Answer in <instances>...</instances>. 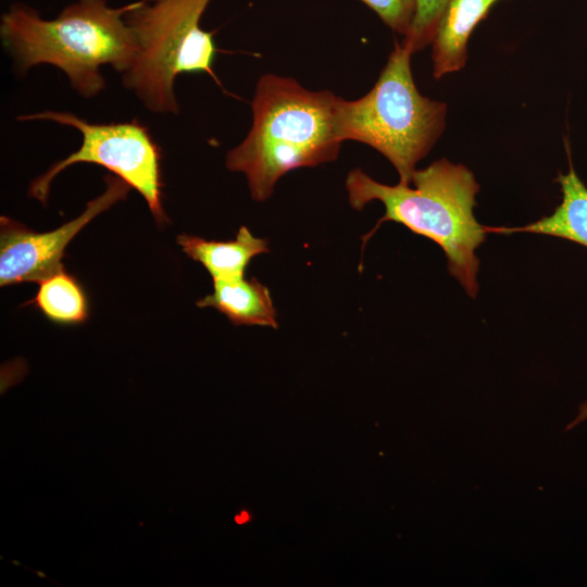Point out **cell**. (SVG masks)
Wrapping results in <instances>:
<instances>
[{
    "instance_id": "13",
    "label": "cell",
    "mask_w": 587,
    "mask_h": 587,
    "mask_svg": "<svg viewBox=\"0 0 587 587\" xmlns=\"http://www.w3.org/2000/svg\"><path fill=\"white\" fill-rule=\"evenodd\" d=\"M449 2L450 0H415L413 22L402 41L412 53L432 42L439 18Z\"/></svg>"
},
{
    "instance_id": "15",
    "label": "cell",
    "mask_w": 587,
    "mask_h": 587,
    "mask_svg": "<svg viewBox=\"0 0 587 587\" xmlns=\"http://www.w3.org/2000/svg\"><path fill=\"white\" fill-rule=\"evenodd\" d=\"M585 421H587V399L579 404L577 415L567 424L565 430L573 429Z\"/></svg>"
},
{
    "instance_id": "6",
    "label": "cell",
    "mask_w": 587,
    "mask_h": 587,
    "mask_svg": "<svg viewBox=\"0 0 587 587\" xmlns=\"http://www.w3.org/2000/svg\"><path fill=\"white\" fill-rule=\"evenodd\" d=\"M18 121H46L77 129L80 147L65 159L54 162L35 178L28 195L46 204L53 179L68 166L92 163L105 167L125 180L146 200L159 225L168 218L162 204V151L149 128L133 118L129 122L92 123L67 111L46 110L16 117Z\"/></svg>"
},
{
    "instance_id": "14",
    "label": "cell",
    "mask_w": 587,
    "mask_h": 587,
    "mask_svg": "<svg viewBox=\"0 0 587 587\" xmlns=\"http://www.w3.org/2000/svg\"><path fill=\"white\" fill-rule=\"evenodd\" d=\"M394 32L404 37L410 32L414 13L415 0H360Z\"/></svg>"
},
{
    "instance_id": "5",
    "label": "cell",
    "mask_w": 587,
    "mask_h": 587,
    "mask_svg": "<svg viewBox=\"0 0 587 587\" xmlns=\"http://www.w3.org/2000/svg\"><path fill=\"white\" fill-rule=\"evenodd\" d=\"M212 0H139L129 3L125 21L134 33L137 51L122 74L123 86L150 112L179 113L176 78L186 73L214 72L217 48L214 32L200 26Z\"/></svg>"
},
{
    "instance_id": "11",
    "label": "cell",
    "mask_w": 587,
    "mask_h": 587,
    "mask_svg": "<svg viewBox=\"0 0 587 587\" xmlns=\"http://www.w3.org/2000/svg\"><path fill=\"white\" fill-rule=\"evenodd\" d=\"M211 307L227 316L234 325H258L277 328V313L271 294L255 278L213 280V292L196 303Z\"/></svg>"
},
{
    "instance_id": "8",
    "label": "cell",
    "mask_w": 587,
    "mask_h": 587,
    "mask_svg": "<svg viewBox=\"0 0 587 587\" xmlns=\"http://www.w3.org/2000/svg\"><path fill=\"white\" fill-rule=\"evenodd\" d=\"M496 1L450 0L432 40L435 78L458 72L465 65L469 38Z\"/></svg>"
},
{
    "instance_id": "12",
    "label": "cell",
    "mask_w": 587,
    "mask_h": 587,
    "mask_svg": "<svg viewBox=\"0 0 587 587\" xmlns=\"http://www.w3.org/2000/svg\"><path fill=\"white\" fill-rule=\"evenodd\" d=\"M29 302L57 323L76 324L87 319L85 294L63 267L39 282L38 291Z\"/></svg>"
},
{
    "instance_id": "9",
    "label": "cell",
    "mask_w": 587,
    "mask_h": 587,
    "mask_svg": "<svg viewBox=\"0 0 587 587\" xmlns=\"http://www.w3.org/2000/svg\"><path fill=\"white\" fill-rule=\"evenodd\" d=\"M569 160V172L560 173L555 179L560 185L562 200L550 215L521 227L485 226L486 233L541 234L563 238L587 248V187L576 174L570 155Z\"/></svg>"
},
{
    "instance_id": "4",
    "label": "cell",
    "mask_w": 587,
    "mask_h": 587,
    "mask_svg": "<svg viewBox=\"0 0 587 587\" xmlns=\"http://www.w3.org/2000/svg\"><path fill=\"white\" fill-rule=\"evenodd\" d=\"M413 53L396 43L373 88L357 100L337 97L336 132L340 140L365 143L397 170L410 185L415 166L445 128L447 108L420 93L411 71Z\"/></svg>"
},
{
    "instance_id": "10",
    "label": "cell",
    "mask_w": 587,
    "mask_h": 587,
    "mask_svg": "<svg viewBox=\"0 0 587 587\" xmlns=\"http://www.w3.org/2000/svg\"><path fill=\"white\" fill-rule=\"evenodd\" d=\"M177 243L189 258L207 268L213 280L242 278L250 261L268 251L267 240L253 236L245 226L234 240H205L183 234L177 237Z\"/></svg>"
},
{
    "instance_id": "2",
    "label": "cell",
    "mask_w": 587,
    "mask_h": 587,
    "mask_svg": "<svg viewBox=\"0 0 587 587\" xmlns=\"http://www.w3.org/2000/svg\"><path fill=\"white\" fill-rule=\"evenodd\" d=\"M330 90L312 91L291 77L262 75L251 101L252 125L246 138L226 154V167L243 173L250 195L268 199L286 173L337 159V135Z\"/></svg>"
},
{
    "instance_id": "3",
    "label": "cell",
    "mask_w": 587,
    "mask_h": 587,
    "mask_svg": "<svg viewBox=\"0 0 587 587\" xmlns=\"http://www.w3.org/2000/svg\"><path fill=\"white\" fill-rule=\"evenodd\" d=\"M414 187L376 182L359 168L351 170L345 185L350 205L362 210L373 200L385 207L384 215L363 238L364 243L385 222L404 225L412 233L436 242L445 252L448 270L471 298L478 292L477 248L487 235L474 216L479 185L463 164L439 159L415 170Z\"/></svg>"
},
{
    "instance_id": "7",
    "label": "cell",
    "mask_w": 587,
    "mask_h": 587,
    "mask_svg": "<svg viewBox=\"0 0 587 587\" xmlns=\"http://www.w3.org/2000/svg\"><path fill=\"white\" fill-rule=\"evenodd\" d=\"M104 191L89 201L83 213L59 228L36 233L8 217H0V285L37 282L62 265L65 247L92 218L124 200L130 186L116 175L104 177Z\"/></svg>"
},
{
    "instance_id": "16",
    "label": "cell",
    "mask_w": 587,
    "mask_h": 587,
    "mask_svg": "<svg viewBox=\"0 0 587 587\" xmlns=\"http://www.w3.org/2000/svg\"><path fill=\"white\" fill-rule=\"evenodd\" d=\"M250 520V516L248 514V512L246 511H242L240 512L238 515H236L235 517V521L238 523V524H243L246 522H248Z\"/></svg>"
},
{
    "instance_id": "1",
    "label": "cell",
    "mask_w": 587,
    "mask_h": 587,
    "mask_svg": "<svg viewBox=\"0 0 587 587\" xmlns=\"http://www.w3.org/2000/svg\"><path fill=\"white\" fill-rule=\"evenodd\" d=\"M128 7L74 0L54 18H43L36 9L15 2L1 14V43L17 75L51 65L76 93L90 99L105 88L101 67L109 65L122 75L134 62L137 42L125 21Z\"/></svg>"
}]
</instances>
